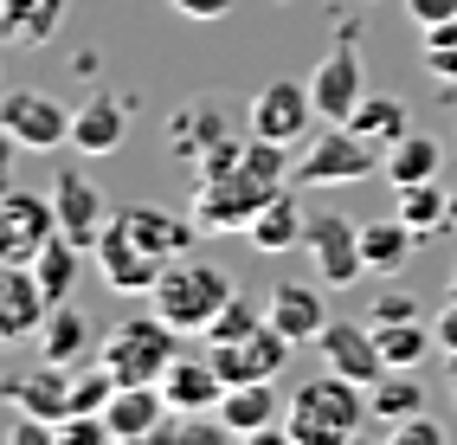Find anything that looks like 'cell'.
<instances>
[{
	"instance_id": "1",
	"label": "cell",
	"mask_w": 457,
	"mask_h": 445,
	"mask_svg": "<svg viewBox=\"0 0 457 445\" xmlns=\"http://www.w3.org/2000/svg\"><path fill=\"white\" fill-rule=\"evenodd\" d=\"M368 388L348 374H316V381H303V388L290 394V413H284V439L296 445H342L354 439L361 426H368Z\"/></svg>"
},
{
	"instance_id": "2",
	"label": "cell",
	"mask_w": 457,
	"mask_h": 445,
	"mask_svg": "<svg viewBox=\"0 0 457 445\" xmlns=\"http://www.w3.org/2000/svg\"><path fill=\"white\" fill-rule=\"evenodd\" d=\"M148 297H155V310L174 323L180 336H206L212 316H220L226 297H232V278L220 272V264H206V258H168L162 284Z\"/></svg>"
},
{
	"instance_id": "3",
	"label": "cell",
	"mask_w": 457,
	"mask_h": 445,
	"mask_svg": "<svg viewBox=\"0 0 457 445\" xmlns=\"http://www.w3.org/2000/svg\"><path fill=\"white\" fill-rule=\"evenodd\" d=\"M290 188V181H284ZM278 194V181H264V174L245 168V155H238V168H220V174H194V226L200 232H245L252 214Z\"/></svg>"
},
{
	"instance_id": "4",
	"label": "cell",
	"mask_w": 457,
	"mask_h": 445,
	"mask_svg": "<svg viewBox=\"0 0 457 445\" xmlns=\"http://www.w3.org/2000/svg\"><path fill=\"white\" fill-rule=\"evenodd\" d=\"M168 148H174V155L187 162L194 174H220V168H238V155H245V136H232L226 104L194 97V104H180V110L168 116Z\"/></svg>"
},
{
	"instance_id": "5",
	"label": "cell",
	"mask_w": 457,
	"mask_h": 445,
	"mask_svg": "<svg viewBox=\"0 0 457 445\" xmlns=\"http://www.w3.org/2000/svg\"><path fill=\"white\" fill-rule=\"evenodd\" d=\"M174 355H180V330H174L162 310H155V316H123V323L97 342V362H104L116 381H162Z\"/></svg>"
},
{
	"instance_id": "6",
	"label": "cell",
	"mask_w": 457,
	"mask_h": 445,
	"mask_svg": "<svg viewBox=\"0 0 457 445\" xmlns=\"http://www.w3.org/2000/svg\"><path fill=\"white\" fill-rule=\"evenodd\" d=\"M361 174H374V142L354 136L348 123H328L290 162V188H335V181H361Z\"/></svg>"
},
{
	"instance_id": "7",
	"label": "cell",
	"mask_w": 457,
	"mask_h": 445,
	"mask_svg": "<svg viewBox=\"0 0 457 445\" xmlns=\"http://www.w3.org/2000/svg\"><path fill=\"white\" fill-rule=\"evenodd\" d=\"M310 116H316L310 78H303V84L270 78V84H258V97H252V110H245V130L264 136V142H284V148H290V142L310 136Z\"/></svg>"
},
{
	"instance_id": "8",
	"label": "cell",
	"mask_w": 457,
	"mask_h": 445,
	"mask_svg": "<svg viewBox=\"0 0 457 445\" xmlns=\"http://www.w3.org/2000/svg\"><path fill=\"white\" fill-rule=\"evenodd\" d=\"M303 252H310L316 278H322L328 290H348L361 272H368V258H361V226L342 220V214H316L310 232H303Z\"/></svg>"
},
{
	"instance_id": "9",
	"label": "cell",
	"mask_w": 457,
	"mask_h": 445,
	"mask_svg": "<svg viewBox=\"0 0 457 445\" xmlns=\"http://www.w3.org/2000/svg\"><path fill=\"white\" fill-rule=\"evenodd\" d=\"M0 130L20 148H33V155H52V148L71 142V110L52 104L46 91H13V97H0Z\"/></svg>"
},
{
	"instance_id": "10",
	"label": "cell",
	"mask_w": 457,
	"mask_h": 445,
	"mask_svg": "<svg viewBox=\"0 0 457 445\" xmlns=\"http://www.w3.org/2000/svg\"><path fill=\"white\" fill-rule=\"evenodd\" d=\"M58 232V214H52V194L39 200V194H26V188H13V194H0V264H33L39 258V246Z\"/></svg>"
},
{
	"instance_id": "11",
	"label": "cell",
	"mask_w": 457,
	"mask_h": 445,
	"mask_svg": "<svg viewBox=\"0 0 457 445\" xmlns=\"http://www.w3.org/2000/svg\"><path fill=\"white\" fill-rule=\"evenodd\" d=\"M290 336H278L270 323H258L252 336H238V342H212V368H220L226 388H245V381H278L284 362H290Z\"/></svg>"
},
{
	"instance_id": "12",
	"label": "cell",
	"mask_w": 457,
	"mask_h": 445,
	"mask_svg": "<svg viewBox=\"0 0 457 445\" xmlns=\"http://www.w3.org/2000/svg\"><path fill=\"white\" fill-rule=\"evenodd\" d=\"M90 258H97V272H104V284L110 290H123V297H148L162 284V272H168V258H155L148 246H136L123 226H104V239L90 246Z\"/></svg>"
},
{
	"instance_id": "13",
	"label": "cell",
	"mask_w": 457,
	"mask_h": 445,
	"mask_svg": "<svg viewBox=\"0 0 457 445\" xmlns=\"http://www.w3.org/2000/svg\"><path fill=\"white\" fill-rule=\"evenodd\" d=\"M310 97H316L322 123H348V116H354V104L368 97V71H361L354 39H342L335 52H322V65L310 71Z\"/></svg>"
},
{
	"instance_id": "14",
	"label": "cell",
	"mask_w": 457,
	"mask_h": 445,
	"mask_svg": "<svg viewBox=\"0 0 457 445\" xmlns=\"http://www.w3.org/2000/svg\"><path fill=\"white\" fill-rule=\"evenodd\" d=\"M52 214H58V232H65L71 246H97L104 239V226H110V206H104V194H97V181H90L84 168H65L52 181Z\"/></svg>"
},
{
	"instance_id": "15",
	"label": "cell",
	"mask_w": 457,
	"mask_h": 445,
	"mask_svg": "<svg viewBox=\"0 0 457 445\" xmlns=\"http://www.w3.org/2000/svg\"><path fill=\"white\" fill-rule=\"evenodd\" d=\"M0 400H7L13 413H39V420L58 426L71 413V368L39 355V368H13L7 381H0Z\"/></svg>"
},
{
	"instance_id": "16",
	"label": "cell",
	"mask_w": 457,
	"mask_h": 445,
	"mask_svg": "<svg viewBox=\"0 0 457 445\" xmlns=\"http://www.w3.org/2000/svg\"><path fill=\"white\" fill-rule=\"evenodd\" d=\"M52 310L33 264H0V342H39V323Z\"/></svg>"
},
{
	"instance_id": "17",
	"label": "cell",
	"mask_w": 457,
	"mask_h": 445,
	"mask_svg": "<svg viewBox=\"0 0 457 445\" xmlns=\"http://www.w3.org/2000/svg\"><path fill=\"white\" fill-rule=\"evenodd\" d=\"M316 348H322V362L335 368V374H348V381H361V388H374V381L386 374V355H380V342H374V330L368 323H322V336H316Z\"/></svg>"
},
{
	"instance_id": "18",
	"label": "cell",
	"mask_w": 457,
	"mask_h": 445,
	"mask_svg": "<svg viewBox=\"0 0 457 445\" xmlns=\"http://www.w3.org/2000/svg\"><path fill=\"white\" fill-rule=\"evenodd\" d=\"M328 284L316 278V284H270V297H264V323L278 336H290V342H316L322 336V323H328Z\"/></svg>"
},
{
	"instance_id": "19",
	"label": "cell",
	"mask_w": 457,
	"mask_h": 445,
	"mask_svg": "<svg viewBox=\"0 0 457 445\" xmlns=\"http://www.w3.org/2000/svg\"><path fill=\"white\" fill-rule=\"evenodd\" d=\"M123 142H129V110L116 104L110 91H90L71 110V148H78V155H116Z\"/></svg>"
},
{
	"instance_id": "20",
	"label": "cell",
	"mask_w": 457,
	"mask_h": 445,
	"mask_svg": "<svg viewBox=\"0 0 457 445\" xmlns=\"http://www.w3.org/2000/svg\"><path fill=\"white\" fill-rule=\"evenodd\" d=\"M65 13H71V0H0V46L39 52L65 33Z\"/></svg>"
},
{
	"instance_id": "21",
	"label": "cell",
	"mask_w": 457,
	"mask_h": 445,
	"mask_svg": "<svg viewBox=\"0 0 457 445\" xmlns=\"http://www.w3.org/2000/svg\"><path fill=\"white\" fill-rule=\"evenodd\" d=\"M162 394H168V407L174 413H220V400H226V381H220V368H212V355H174L168 362V374H162Z\"/></svg>"
},
{
	"instance_id": "22",
	"label": "cell",
	"mask_w": 457,
	"mask_h": 445,
	"mask_svg": "<svg viewBox=\"0 0 457 445\" xmlns=\"http://www.w3.org/2000/svg\"><path fill=\"white\" fill-rule=\"evenodd\" d=\"M116 226L129 232L136 246H148L155 258H187V246H194V214L180 220V214H162V206H116Z\"/></svg>"
},
{
	"instance_id": "23",
	"label": "cell",
	"mask_w": 457,
	"mask_h": 445,
	"mask_svg": "<svg viewBox=\"0 0 457 445\" xmlns=\"http://www.w3.org/2000/svg\"><path fill=\"white\" fill-rule=\"evenodd\" d=\"M90 342H97V323H90V316L71 304V297L46 310V323H39V355H46V362H65V368H78L84 355H90Z\"/></svg>"
},
{
	"instance_id": "24",
	"label": "cell",
	"mask_w": 457,
	"mask_h": 445,
	"mask_svg": "<svg viewBox=\"0 0 457 445\" xmlns=\"http://www.w3.org/2000/svg\"><path fill=\"white\" fill-rule=\"evenodd\" d=\"M303 232H310V220H303V206H296V188H278L252 214L245 239H252V252H290V246H303Z\"/></svg>"
},
{
	"instance_id": "25",
	"label": "cell",
	"mask_w": 457,
	"mask_h": 445,
	"mask_svg": "<svg viewBox=\"0 0 457 445\" xmlns=\"http://www.w3.org/2000/svg\"><path fill=\"white\" fill-rule=\"evenodd\" d=\"M220 426L238 432V439H264V432H278V394H270V381H245V388H226L220 400Z\"/></svg>"
},
{
	"instance_id": "26",
	"label": "cell",
	"mask_w": 457,
	"mask_h": 445,
	"mask_svg": "<svg viewBox=\"0 0 457 445\" xmlns=\"http://www.w3.org/2000/svg\"><path fill=\"white\" fill-rule=\"evenodd\" d=\"M380 168H386V181L393 188H412V181H438V168H445V148L432 136H400L393 148H380Z\"/></svg>"
},
{
	"instance_id": "27",
	"label": "cell",
	"mask_w": 457,
	"mask_h": 445,
	"mask_svg": "<svg viewBox=\"0 0 457 445\" xmlns=\"http://www.w3.org/2000/svg\"><path fill=\"white\" fill-rule=\"evenodd\" d=\"M412 246H419V232L393 214V220H368L361 226V258H368V272H380V278H393L400 264L412 258Z\"/></svg>"
},
{
	"instance_id": "28",
	"label": "cell",
	"mask_w": 457,
	"mask_h": 445,
	"mask_svg": "<svg viewBox=\"0 0 457 445\" xmlns=\"http://www.w3.org/2000/svg\"><path fill=\"white\" fill-rule=\"evenodd\" d=\"M393 214H400L419 239L425 232H438V226H451V188H438V181H412V188H393Z\"/></svg>"
},
{
	"instance_id": "29",
	"label": "cell",
	"mask_w": 457,
	"mask_h": 445,
	"mask_svg": "<svg viewBox=\"0 0 457 445\" xmlns=\"http://www.w3.org/2000/svg\"><path fill=\"white\" fill-rule=\"evenodd\" d=\"M368 407H374V420H386V426H400V420H412V413H425L419 374H412V368H386L374 388H368Z\"/></svg>"
},
{
	"instance_id": "30",
	"label": "cell",
	"mask_w": 457,
	"mask_h": 445,
	"mask_svg": "<svg viewBox=\"0 0 457 445\" xmlns=\"http://www.w3.org/2000/svg\"><path fill=\"white\" fill-rule=\"evenodd\" d=\"M348 130H354V136H368L374 148H393V142L406 136V104H400V97H386V91H368V97L354 104Z\"/></svg>"
},
{
	"instance_id": "31",
	"label": "cell",
	"mask_w": 457,
	"mask_h": 445,
	"mask_svg": "<svg viewBox=\"0 0 457 445\" xmlns=\"http://www.w3.org/2000/svg\"><path fill=\"white\" fill-rule=\"evenodd\" d=\"M374 342H380V355H386V368H419L425 355L438 348V336L425 330L419 316H406V323H374Z\"/></svg>"
},
{
	"instance_id": "32",
	"label": "cell",
	"mask_w": 457,
	"mask_h": 445,
	"mask_svg": "<svg viewBox=\"0 0 457 445\" xmlns=\"http://www.w3.org/2000/svg\"><path fill=\"white\" fill-rule=\"evenodd\" d=\"M78 252H84V246H71L65 232H52V239L39 246V258H33V278L46 284V297H52V304H65V297L78 290Z\"/></svg>"
},
{
	"instance_id": "33",
	"label": "cell",
	"mask_w": 457,
	"mask_h": 445,
	"mask_svg": "<svg viewBox=\"0 0 457 445\" xmlns=\"http://www.w3.org/2000/svg\"><path fill=\"white\" fill-rule=\"evenodd\" d=\"M258 323H264V304H252V297H238V290H232V297H226V310L212 316L206 342H238V336H252Z\"/></svg>"
},
{
	"instance_id": "34",
	"label": "cell",
	"mask_w": 457,
	"mask_h": 445,
	"mask_svg": "<svg viewBox=\"0 0 457 445\" xmlns=\"http://www.w3.org/2000/svg\"><path fill=\"white\" fill-rule=\"evenodd\" d=\"M116 388H123V381H116L104 362H97V368H84V374H71V413H104Z\"/></svg>"
},
{
	"instance_id": "35",
	"label": "cell",
	"mask_w": 457,
	"mask_h": 445,
	"mask_svg": "<svg viewBox=\"0 0 457 445\" xmlns=\"http://www.w3.org/2000/svg\"><path fill=\"white\" fill-rule=\"evenodd\" d=\"M425 65H432L438 78H457V20L425 26Z\"/></svg>"
},
{
	"instance_id": "36",
	"label": "cell",
	"mask_w": 457,
	"mask_h": 445,
	"mask_svg": "<svg viewBox=\"0 0 457 445\" xmlns=\"http://www.w3.org/2000/svg\"><path fill=\"white\" fill-rule=\"evenodd\" d=\"M393 445H445V426L432 420V413H412V420L393 426Z\"/></svg>"
},
{
	"instance_id": "37",
	"label": "cell",
	"mask_w": 457,
	"mask_h": 445,
	"mask_svg": "<svg viewBox=\"0 0 457 445\" xmlns=\"http://www.w3.org/2000/svg\"><path fill=\"white\" fill-rule=\"evenodd\" d=\"M406 316H419L406 290H374V323H406Z\"/></svg>"
},
{
	"instance_id": "38",
	"label": "cell",
	"mask_w": 457,
	"mask_h": 445,
	"mask_svg": "<svg viewBox=\"0 0 457 445\" xmlns=\"http://www.w3.org/2000/svg\"><path fill=\"white\" fill-rule=\"evenodd\" d=\"M406 13H412L419 33H425V26H438V20H457V0H406Z\"/></svg>"
},
{
	"instance_id": "39",
	"label": "cell",
	"mask_w": 457,
	"mask_h": 445,
	"mask_svg": "<svg viewBox=\"0 0 457 445\" xmlns=\"http://www.w3.org/2000/svg\"><path fill=\"white\" fill-rule=\"evenodd\" d=\"M174 13H187V20H226L232 13V0H168Z\"/></svg>"
},
{
	"instance_id": "40",
	"label": "cell",
	"mask_w": 457,
	"mask_h": 445,
	"mask_svg": "<svg viewBox=\"0 0 457 445\" xmlns=\"http://www.w3.org/2000/svg\"><path fill=\"white\" fill-rule=\"evenodd\" d=\"M432 336H438V348H445V355H457V297L432 316Z\"/></svg>"
},
{
	"instance_id": "41",
	"label": "cell",
	"mask_w": 457,
	"mask_h": 445,
	"mask_svg": "<svg viewBox=\"0 0 457 445\" xmlns=\"http://www.w3.org/2000/svg\"><path fill=\"white\" fill-rule=\"evenodd\" d=\"M13 155H20V142L0 130V194H13V188H20V181H13Z\"/></svg>"
},
{
	"instance_id": "42",
	"label": "cell",
	"mask_w": 457,
	"mask_h": 445,
	"mask_svg": "<svg viewBox=\"0 0 457 445\" xmlns=\"http://www.w3.org/2000/svg\"><path fill=\"white\" fill-rule=\"evenodd\" d=\"M445 362H451V400H457V355H445Z\"/></svg>"
},
{
	"instance_id": "43",
	"label": "cell",
	"mask_w": 457,
	"mask_h": 445,
	"mask_svg": "<svg viewBox=\"0 0 457 445\" xmlns=\"http://www.w3.org/2000/svg\"><path fill=\"white\" fill-rule=\"evenodd\" d=\"M451 297H457V278H451Z\"/></svg>"
}]
</instances>
